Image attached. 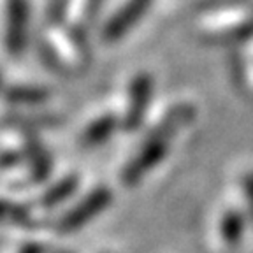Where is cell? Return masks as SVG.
Here are the masks:
<instances>
[{
    "label": "cell",
    "mask_w": 253,
    "mask_h": 253,
    "mask_svg": "<svg viewBox=\"0 0 253 253\" xmlns=\"http://www.w3.org/2000/svg\"><path fill=\"white\" fill-rule=\"evenodd\" d=\"M151 0H128L123 7H120V11L116 12L113 18L109 20V23L104 28V37L107 41H115L130 30L132 25H135L141 16L146 12V9L150 7Z\"/></svg>",
    "instance_id": "obj_4"
},
{
    "label": "cell",
    "mask_w": 253,
    "mask_h": 253,
    "mask_svg": "<svg viewBox=\"0 0 253 253\" xmlns=\"http://www.w3.org/2000/svg\"><path fill=\"white\" fill-rule=\"evenodd\" d=\"M109 204H111L109 190L104 188V186L91 190L90 194L83 201H79L71 211L62 214V218L56 223V230L62 234H69L83 229L88 221H91L95 216H99Z\"/></svg>",
    "instance_id": "obj_2"
},
{
    "label": "cell",
    "mask_w": 253,
    "mask_h": 253,
    "mask_svg": "<svg viewBox=\"0 0 253 253\" xmlns=\"http://www.w3.org/2000/svg\"><path fill=\"white\" fill-rule=\"evenodd\" d=\"M9 97L16 102H39L44 100V91L39 88H14L9 91Z\"/></svg>",
    "instance_id": "obj_9"
},
{
    "label": "cell",
    "mask_w": 253,
    "mask_h": 253,
    "mask_svg": "<svg viewBox=\"0 0 253 253\" xmlns=\"http://www.w3.org/2000/svg\"><path fill=\"white\" fill-rule=\"evenodd\" d=\"M0 223L12 227H28L32 223V213L20 202L0 199Z\"/></svg>",
    "instance_id": "obj_8"
},
{
    "label": "cell",
    "mask_w": 253,
    "mask_h": 253,
    "mask_svg": "<svg viewBox=\"0 0 253 253\" xmlns=\"http://www.w3.org/2000/svg\"><path fill=\"white\" fill-rule=\"evenodd\" d=\"M118 128V118L113 115H106L102 118L95 120L81 135V144L86 148H95L106 142Z\"/></svg>",
    "instance_id": "obj_6"
},
{
    "label": "cell",
    "mask_w": 253,
    "mask_h": 253,
    "mask_svg": "<svg viewBox=\"0 0 253 253\" xmlns=\"http://www.w3.org/2000/svg\"><path fill=\"white\" fill-rule=\"evenodd\" d=\"M188 116L186 107H176L170 113H167L166 118L155 126L153 130L144 137V142L141 144L132 160L122 170V183L125 186H135L146 176L153 167H157L166 157V151L170 144V139L176 134L178 126L185 123Z\"/></svg>",
    "instance_id": "obj_1"
},
{
    "label": "cell",
    "mask_w": 253,
    "mask_h": 253,
    "mask_svg": "<svg viewBox=\"0 0 253 253\" xmlns=\"http://www.w3.org/2000/svg\"><path fill=\"white\" fill-rule=\"evenodd\" d=\"M28 23L27 0H9V30L7 41L12 51L23 47Z\"/></svg>",
    "instance_id": "obj_5"
},
{
    "label": "cell",
    "mask_w": 253,
    "mask_h": 253,
    "mask_svg": "<svg viewBox=\"0 0 253 253\" xmlns=\"http://www.w3.org/2000/svg\"><path fill=\"white\" fill-rule=\"evenodd\" d=\"M79 179L76 176H67L63 178L62 181H58L56 185H53L51 188H47L46 194L41 197V206L46 208V210H51V208H56L62 202H65L76 190H78Z\"/></svg>",
    "instance_id": "obj_7"
},
{
    "label": "cell",
    "mask_w": 253,
    "mask_h": 253,
    "mask_svg": "<svg viewBox=\"0 0 253 253\" xmlns=\"http://www.w3.org/2000/svg\"><path fill=\"white\" fill-rule=\"evenodd\" d=\"M151 93H153V81H151L150 74L142 72V74H137L132 79L130 88H128V107H126L125 118H123L122 123L125 130H137L139 125L144 122Z\"/></svg>",
    "instance_id": "obj_3"
}]
</instances>
